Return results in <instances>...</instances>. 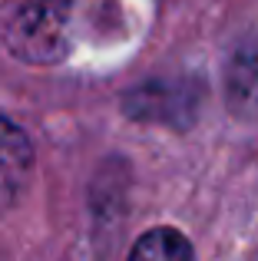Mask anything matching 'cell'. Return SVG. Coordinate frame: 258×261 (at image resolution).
Wrapping results in <instances>:
<instances>
[{
	"label": "cell",
	"instance_id": "3957f363",
	"mask_svg": "<svg viewBox=\"0 0 258 261\" xmlns=\"http://www.w3.org/2000/svg\"><path fill=\"white\" fill-rule=\"evenodd\" d=\"M129 261H195L192 242L175 228H152L133 245Z\"/></svg>",
	"mask_w": 258,
	"mask_h": 261
},
{
	"label": "cell",
	"instance_id": "277c9868",
	"mask_svg": "<svg viewBox=\"0 0 258 261\" xmlns=\"http://www.w3.org/2000/svg\"><path fill=\"white\" fill-rule=\"evenodd\" d=\"M252 261H258V251H255V255H252Z\"/></svg>",
	"mask_w": 258,
	"mask_h": 261
},
{
	"label": "cell",
	"instance_id": "7a4b0ae2",
	"mask_svg": "<svg viewBox=\"0 0 258 261\" xmlns=\"http://www.w3.org/2000/svg\"><path fill=\"white\" fill-rule=\"evenodd\" d=\"M33 172V146L20 126L0 116V212L23 195Z\"/></svg>",
	"mask_w": 258,
	"mask_h": 261
},
{
	"label": "cell",
	"instance_id": "6da1fadb",
	"mask_svg": "<svg viewBox=\"0 0 258 261\" xmlns=\"http://www.w3.org/2000/svg\"><path fill=\"white\" fill-rule=\"evenodd\" d=\"M93 0H13L4 17V43L23 63L50 66L73 53Z\"/></svg>",
	"mask_w": 258,
	"mask_h": 261
}]
</instances>
